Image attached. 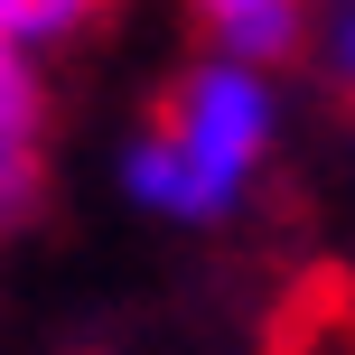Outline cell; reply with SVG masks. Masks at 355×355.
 Wrapping results in <instances>:
<instances>
[{
    "mask_svg": "<svg viewBox=\"0 0 355 355\" xmlns=\"http://www.w3.org/2000/svg\"><path fill=\"white\" fill-rule=\"evenodd\" d=\"M196 28H206V47L225 56V66H290V56L309 47V0H187Z\"/></svg>",
    "mask_w": 355,
    "mask_h": 355,
    "instance_id": "3",
    "label": "cell"
},
{
    "mask_svg": "<svg viewBox=\"0 0 355 355\" xmlns=\"http://www.w3.org/2000/svg\"><path fill=\"white\" fill-rule=\"evenodd\" d=\"M85 10H94V0H0V28L37 56V47H56V37L85 28Z\"/></svg>",
    "mask_w": 355,
    "mask_h": 355,
    "instance_id": "4",
    "label": "cell"
},
{
    "mask_svg": "<svg viewBox=\"0 0 355 355\" xmlns=\"http://www.w3.org/2000/svg\"><path fill=\"white\" fill-rule=\"evenodd\" d=\"M327 85L355 103V0H337V10H327Z\"/></svg>",
    "mask_w": 355,
    "mask_h": 355,
    "instance_id": "5",
    "label": "cell"
},
{
    "mask_svg": "<svg viewBox=\"0 0 355 355\" xmlns=\"http://www.w3.org/2000/svg\"><path fill=\"white\" fill-rule=\"evenodd\" d=\"M271 122H281V112H271L262 75L206 56V66H187L159 103H150V122L131 131L122 187L141 196L150 215H168V225H215V215L243 196V178L262 168Z\"/></svg>",
    "mask_w": 355,
    "mask_h": 355,
    "instance_id": "1",
    "label": "cell"
},
{
    "mask_svg": "<svg viewBox=\"0 0 355 355\" xmlns=\"http://www.w3.org/2000/svg\"><path fill=\"white\" fill-rule=\"evenodd\" d=\"M37 187H47V94H37V56L0 28V225H19Z\"/></svg>",
    "mask_w": 355,
    "mask_h": 355,
    "instance_id": "2",
    "label": "cell"
}]
</instances>
